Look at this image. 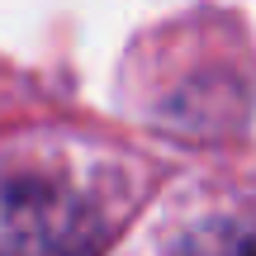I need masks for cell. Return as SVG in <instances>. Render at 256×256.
I'll use <instances>...</instances> for the list:
<instances>
[{"instance_id": "2", "label": "cell", "mask_w": 256, "mask_h": 256, "mask_svg": "<svg viewBox=\"0 0 256 256\" xmlns=\"http://www.w3.org/2000/svg\"><path fill=\"white\" fill-rule=\"evenodd\" d=\"M232 256H256V228H247L238 238V247H232Z\"/></svg>"}, {"instance_id": "1", "label": "cell", "mask_w": 256, "mask_h": 256, "mask_svg": "<svg viewBox=\"0 0 256 256\" xmlns=\"http://www.w3.org/2000/svg\"><path fill=\"white\" fill-rule=\"evenodd\" d=\"M100 242L104 218L72 185L0 180V256H95Z\"/></svg>"}]
</instances>
